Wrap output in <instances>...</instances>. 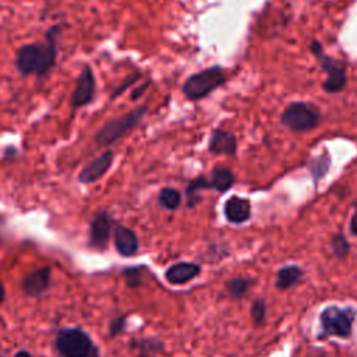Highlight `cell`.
I'll use <instances>...</instances> for the list:
<instances>
[{
  "mask_svg": "<svg viewBox=\"0 0 357 357\" xmlns=\"http://www.w3.org/2000/svg\"><path fill=\"white\" fill-rule=\"evenodd\" d=\"M331 166V158L329 155L325 152L317 158H314L310 163H308V170L311 173V177L314 178L315 183L319 181V178H322Z\"/></svg>",
  "mask_w": 357,
  "mask_h": 357,
  "instance_id": "obj_18",
  "label": "cell"
},
{
  "mask_svg": "<svg viewBox=\"0 0 357 357\" xmlns=\"http://www.w3.org/2000/svg\"><path fill=\"white\" fill-rule=\"evenodd\" d=\"M114 153L112 151L103 152L99 158L91 160L78 174V181L82 184H91L102 178L112 167Z\"/></svg>",
  "mask_w": 357,
  "mask_h": 357,
  "instance_id": "obj_10",
  "label": "cell"
},
{
  "mask_svg": "<svg viewBox=\"0 0 357 357\" xmlns=\"http://www.w3.org/2000/svg\"><path fill=\"white\" fill-rule=\"evenodd\" d=\"M223 81V70L219 66H213L190 75L183 85V92L187 99L198 100L208 96L212 91L220 86Z\"/></svg>",
  "mask_w": 357,
  "mask_h": 357,
  "instance_id": "obj_3",
  "label": "cell"
},
{
  "mask_svg": "<svg viewBox=\"0 0 357 357\" xmlns=\"http://www.w3.org/2000/svg\"><path fill=\"white\" fill-rule=\"evenodd\" d=\"M350 230L353 234H357V208L351 216V220H350Z\"/></svg>",
  "mask_w": 357,
  "mask_h": 357,
  "instance_id": "obj_28",
  "label": "cell"
},
{
  "mask_svg": "<svg viewBox=\"0 0 357 357\" xmlns=\"http://www.w3.org/2000/svg\"><path fill=\"white\" fill-rule=\"evenodd\" d=\"M148 110L146 105H141L119 117L109 120L103 127L95 134V142L99 146H109L119 141L123 135H126L131 128H134L141 119L144 117L145 112Z\"/></svg>",
  "mask_w": 357,
  "mask_h": 357,
  "instance_id": "obj_2",
  "label": "cell"
},
{
  "mask_svg": "<svg viewBox=\"0 0 357 357\" xmlns=\"http://www.w3.org/2000/svg\"><path fill=\"white\" fill-rule=\"evenodd\" d=\"M113 236H114L116 250L123 257L134 255L138 251V237L131 229L123 225H117L113 229Z\"/></svg>",
  "mask_w": 357,
  "mask_h": 357,
  "instance_id": "obj_12",
  "label": "cell"
},
{
  "mask_svg": "<svg viewBox=\"0 0 357 357\" xmlns=\"http://www.w3.org/2000/svg\"><path fill=\"white\" fill-rule=\"evenodd\" d=\"M50 278H52V271L49 266L38 268V269L29 272L22 279L24 293L31 297L40 296L50 286Z\"/></svg>",
  "mask_w": 357,
  "mask_h": 357,
  "instance_id": "obj_11",
  "label": "cell"
},
{
  "mask_svg": "<svg viewBox=\"0 0 357 357\" xmlns=\"http://www.w3.org/2000/svg\"><path fill=\"white\" fill-rule=\"evenodd\" d=\"M138 357H153L149 351H141L139 354H138Z\"/></svg>",
  "mask_w": 357,
  "mask_h": 357,
  "instance_id": "obj_31",
  "label": "cell"
},
{
  "mask_svg": "<svg viewBox=\"0 0 357 357\" xmlns=\"http://www.w3.org/2000/svg\"><path fill=\"white\" fill-rule=\"evenodd\" d=\"M15 357H31V354H29L28 351H24V350H22V351H18V353L15 354Z\"/></svg>",
  "mask_w": 357,
  "mask_h": 357,
  "instance_id": "obj_30",
  "label": "cell"
},
{
  "mask_svg": "<svg viewBox=\"0 0 357 357\" xmlns=\"http://www.w3.org/2000/svg\"><path fill=\"white\" fill-rule=\"evenodd\" d=\"M201 272L199 265L192 262H177L167 268L165 276L172 284H183L198 276Z\"/></svg>",
  "mask_w": 357,
  "mask_h": 357,
  "instance_id": "obj_13",
  "label": "cell"
},
{
  "mask_svg": "<svg viewBox=\"0 0 357 357\" xmlns=\"http://www.w3.org/2000/svg\"><path fill=\"white\" fill-rule=\"evenodd\" d=\"M233 183H234V176L231 170L227 167L219 166L211 172V177H209L211 188L219 192H226L233 185Z\"/></svg>",
  "mask_w": 357,
  "mask_h": 357,
  "instance_id": "obj_16",
  "label": "cell"
},
{
  "mask_svg": "<svg viewBox=\"0 0 357 357\" xmlns=\"http://www.w3.org/2000/svg\"><path fill=\"white\" fill-rule=\"evenodd\" d=\"M303 276V271L296 265L283 266L276 275V287L284 290L294 286L300 278Z\"/></svg>",
  "mask_w": 357,
  "mask_h": 357,
  "instance_id": "obj_17",
  "label": "cell"
},
{
  "mask_svg": "<svg viewBox=\"0 0 357 357\" xmlns=\"http://www.w3.org/2000/svg\"><path fill=\"white\" fill-rule=\"evenodd\" d=\"M56 349L61 357H100L89 335L79 328H66L57 333Z\"/></svg>",
  "mask_w": 357,
  "mask_h": 357,
  "instance_id": "obj_1",
  "label": "cell"
},
{
  "mask_svg": "<svg viewBox=\"0 0 357 357\" xmlns=\"http://www.w3.org/2000/svg\"><path fill=\"white\" fill-rule=\"evenodd\" d=\"M159 204L169 211H176L181 204V195L176 188L165 187L159 192Z\"/></svg>",
  "mask_w": 357,
  "mask_h": 357,
  "instance_id": "obj_20",
  "label": "cell"
},
{
  "mask_svg": "<svg viewBox=\"0 0 357 357\" xmlns=\"http://www.w3.org/2000/svg\"><path fill=\"white\" fill-rule=\"evenodd\" d=\"M225 216L231 223H243L251 216V204L245 198L231 197L226 201L223 208Z\"/></svg>",
  "mask_w": 357,
  "mask_h": 357,
  "instance_id": "obj_15",
  "label": "cell"
},
{
  "mask_svg": "<svg viewBox=\"0 0 357 357\" xmlns=\"http://www.w3.org/2000/svg\"><path fill=\"white\" fill-rule=\"evenodd\" d=\"M354 319L356 310L351 307L340 308L336 305H329L321 312V326L326 336L349 337Z\"/></svg>",
  "mask_w": 357,
  "mask_h": 357,
  "instance_id": "obj_5",
  "label": "cell"
},
{
  "mask_svg": "<svg viewBox=\"0 0 357 357\" xmlns=\"http://www.w3.org/2000/svg\"><path fill=\"white\" fill-rule=\"evenodd\" d=\"M321 120L319 110L314 105H308L304 102H294L289 105L282 116L280 121L291 131H310L318 126Z\"/></svg>",
  "mask_w": 357,
  "mask_h": 357,
  "instance_id": "obj_4",
  "label": "cell"
},
{
  "mask_svg": "<svg viewBox=\"0 0 357 357\" xmlns=\"http://www.w3.org/2000/svg\"><path fill=\"white\" fill-rule=\"evenodd\" d=\"M208 188H211V184H209V180H206L204 176H199L195 180H192L187 185V190H185V197H187L188 206L197 205L199 202L198 192L202 191V190H208Z\"/></svg>",
  "mask_w": 357,
  "mask_h": 357,
  "instance_id": "obj_19",
  "label": "cell"
},
{
  "mask_svg": "<svg viewBox=\"0 0 357 357\" xmlns=\"http://www.w3.org/2000/svg\"><path fill=\"white\" fill-rule=\"evenodd\" d=\"M265 311H266V307H265V303L262 300H255L254 304H252V308H251V315H252V319L257 325L262 324L264 319H265Z\"/></svg>",
  "mask_w": 357,
  "mask_h": 357,
  "instance_id": "obj_23",
  "label": "cell"
},
{
  "mask_svg": "<svg viewBox=\"0 0 357 357\" xmlns=\"http://www.w3.org/2000/svg\"><path fill=\"white\" fill-rule=\"evenodd\" d=\"M148 86H149V82H148V81H145L144 84L138 85V86L131 92V99H132V100H137L138 98H141L142 93L148 89Z\"/></svg>",
  "mask_w": 357,
  "mask_h": 357,
  "instance_id": "obj_27",
  "label": "cell"
},
{
  "mask_svg": "<svg viewBox=\"0 0 357 357\" xmlns=\"http://www.w3.org/2000/svg\"><path fill=\"white\" fill-rule=\"evenodd\" d=\"M139 78V74L138 73H134V74H130L128 77H126L124 79H123V82L112 92V95H110V98L112 99H114V98H117V96H120L128 86H131L137 79Z\"/></svg>",
  "mask_w": 357,
  "mask_h": 357,
  "instance_id": "obj_24",
  "label": "cell"
},
{
  "mask_svg": "<svg viewBox=\"0 0 357 357\" xmlns=\"http://www.w3.org/2000/svg\"><path fill=\"white\" fill-rule=\"evenodd\" d=\"M95 96V77L89 66H84L79 73L75 88L71 93V107L78 109L93 100Z\"/></svg>",
  "mask_w": 357,
  "mask_h": 357,
  "instance_id": "obj_7",
  "label": "cell"
},
{
  "mask_svg": "<svg viewBox=\"0 0 357 357\" xmlns=\"http://www.w3.org/2000/svg\"><path fill=\"white\" fill-rule=\"evenodd\" d=\"M250 284H251V282L248 279H245V278H231L226 283V289H227L230 296L241 297V296H244L247 293Z\"/></svg>",
  "mask_w": 357,
  "mask_h": 357,
  "instance_id": "obj_21",
  "label": "cell"
},
{
  "mask_svg": "<svg viewBox=\"0 0 357 357\" xmlns=\"http://www.w3.org/2000/svg\"><path fill=\"white\" fill-rule=\"evenodd\" d=\"M124 326H126V317H117L110 322L109 332L112 336H116L124 331Z\"/></svg>",
  "mask_w": 357,
  "mask_h": 357,
  "instance_id": "obj_26",
  "label": "cell"
},
{
  "mask_svg": "<svg viewBox=\"0 0 357 357\" xmlns=\"http://www.w3.org/2000/svg\"><path fill=\"white\" fill-rule=\"evenodd\" d=\"M113 227V219L106 211L98 212L89 226V243L92 247L103 250L107 245L110 233Z\"/></svg>",
  "mask_w": 357,
  "mask_h": 357,
  "instance_id": "obj_9",
  "label": "cell"
},
{
  "mask_svg": "<svg viewBox=\"0 0 357 357\" xmlns=\"http://www.w3.org/2000/svg\"><path fill=\"white\" fill-rule=\"evenodd\" d=\"M42 60V45L40 43H28L21 46L17 50L15 66L22 75L39 73Z\"/></svg>",
  "mask_w": 357,
  "mask_h": 357,
  "instance_id": "obj_8",
  "label": "cell"
},
{
  "mask_svg": "<svg viewBox=\"0 0 357 357\" xmlns=\"http://www.w3.org/2000/svg\"><path fill=\"white\" fill-rule=\"evenodd\" d=\"M311 52L317 56L321 67L326 71L328 77L324 82V89L326 92H331V93H335V92H339L344 88L346 82H347V77H346V68H344V64L340 63L339 60L333 59V57H329L326 56L324 52H322V47H321V43L318 40H312L311 46H310Z\"/></svg>",
  "mask_w": 357,
  "mask_h": 357,
  "instance_id": "obj_6",
  "label": "cell"
},
{
  "mask_svg": "<svg viewBox=\"0 0 357 357\" xmlns=\"http://www.w3.org/2000/svg\"><path fill=\"white\" fill-rule=\"evenodd\" d=\"M126 275V282L128 286H137L141 282V276H139V269L138 266L135 268H128L124 271Z\"/></svg>",
  "mask_w": 357,
  "mask_h": 357,
  "instance_id": "obj_25",
  "label": "cell"
},
{
  "mask_svg": "<svg viewBox=\"0 0 357 357\" xmlns=\"http://www.w3.org/2000/svg\"><path fill=\"white\" fill-rule=\"evenodd\" d=\"M4 300V286H3V283H1V280H0V303Z\"/></svg>",
  "mask_w": 357,
  "mask_h": 357,
  "instance_id": "obj_29",
  "label": "cell"
},
{
  "mask_svg": "<svg viewBox=\"0 0 357 357\" xmlns=\"http://www.w3.org/2000/svg\"><path fill=\"white\" fill-rule=\"evenodd\" d=\"M332 248H333V252L339 257H344L347 255L349 252V243L346 240V237L343 234H336L333 238H332Z\"/></svg>",
  "mask_w": 357,
  "mask_h": 357,
  "instance_id": "obj_22",
  "label": "cell"
},
{
  "mask_svg": "<svg viewBox=\"0 0 357 357\" xmlns=\"http://www.w3.org/2000/svg\"><path fill=\"white\" fill-rule=\"evenodd\" d=\"M208 148L211 153L233 156L237 151V141L233 134L223 130H215L211 135Z\"/></svg>",
  "mask_w": 357,
  "mask_h": 357,
  "instance_id": "obj_14",
  "label": "cell"
}]
</instances>
